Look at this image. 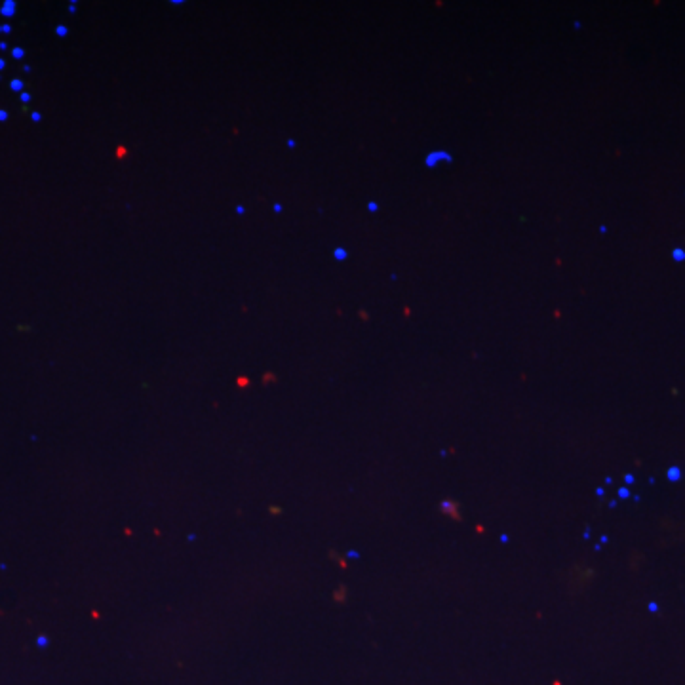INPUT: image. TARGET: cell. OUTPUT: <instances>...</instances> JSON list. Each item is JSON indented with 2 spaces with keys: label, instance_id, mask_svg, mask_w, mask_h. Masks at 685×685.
<instances>
[{
  "label": "cell",
  "instance_id": "obj_1",
  "mask_svg": "<svg viewBox=\"0 0 685 685\" xmlns=\"http://www.w3.org/2000/svg\"><path fill=\"white\" fill-rule=\"evenodd\" d=\"M12 88H16V90H19V88H21V82H19V81L12 82Z\"/></svg>",
  "mask_w": 685,
  "mask_h": 685
}]
</instances>
